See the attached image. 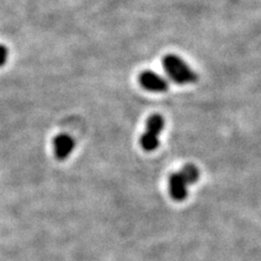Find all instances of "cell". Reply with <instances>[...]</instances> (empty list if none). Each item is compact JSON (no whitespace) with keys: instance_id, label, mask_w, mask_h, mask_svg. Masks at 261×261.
Masks as SVG:
<instances>
[{"instance_id":"cell-1","label":"cell","mask_w":261,"mask_h":261,"mask_svg":"<svg viewBox=\"0 0 261 261\" xmlns=\"http://www.w3.org/2000/svg\"><path fill=\"white\" fill-rule=\"evenodd\" d=\"M199 170L195 165H185L169 177V194L175 201H184L189 195V186L199 178Z\"/></svg>"},{"instance_id":"cell-2","label":"cell","mask_w":261,"mask_h":261,"mask_svg":"<svg viewBox=\"0 0 261 261\" xmlns=\"http://www.w3.org/2000/svg\"><path fill=\"white\" fill-rule=\"evenodd\" d=\"M163 69L170 79L176 84L187 85L197 82V74L187 65V63L175 55H168L162 60Z\"/></svg>"},{"instance_id":"cell-3","label":"cell","mask_w":261,"mask_h":261,"mask_svg":"<svg viewBox=\"0 0 261 261\" xmlns=\"http://www.w3.org/2000/svg\"><path fill=\"white\" fill-rule=\"evenodd\" d=\"M163 127H165V119L160 114H152L147 120L145 132L141 137V146L145 151L151 152L158 148Z\"/></svg>"},{"instance_id":"cell-4","label":"cell","mask_w":261,"mask_h":261,"mask_svg":"<svg viewBox=\"0 0 261 261\" xmlns=\"http://www.w3.org/2000/svg\"><path fill=\"white\" fill-rule=\"evenodd\" d=\"M141 85L151 93H165L168 91L169 83L157 73L152 71H145L140 75Z\"/></svg>"},{"instance_id":"cell-5","label":"cell","mask_w":261,"mask_h":261,"mask_svg":"<svg viewBox=\"0 0 261 261\" xmlns=\"http://www.w3.org/2000/svg\"><path fill=\"white\" fill-rule=\"evenodd\" d=\"M75 147V142L68 134H60L56 136L54 141L55 154L58 160L67 159Z\"/></svg>"},{"instance_id":"cell-6","label":"cell","mask_w":261,"mask_h":261,"mask_svg":"<svg viewBox=\"0 0 261 261\" xmlns=\"http://www.w3.org/2000/svg\"><path fill=\"white\" fill-rule=\"evenodd\" d=\"M8 57H9V51H8V49L5 46L0 45V67H3V65L6 64Z\"/></svg>"}]
</instances>
